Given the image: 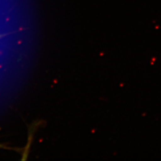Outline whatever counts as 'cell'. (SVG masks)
I'll return each instance as SVG.
<instances>
[{"label":"cell","mask_w":161,"mask_h":161,"mask_svg":"<svg viewBox=\"0 0 161 161\" xmlns=\"http://www.w3.org/2000/svg\"><path fill=\"white\" fill-rule=\"evenodd\" d=\"M0 149H4L16 150H19V149H13V148H10V147H7V146H5L4 145H3V144H0Z\"/></svg>","instance_id":"6da1fadb"},{"label":"cell","mask_w":161,"mask_h":161,"mask_svg":"<svg viewBox=\"0 0 161 161\" xmlns=\"http://www.w3.org/2000/svg\"><path fill=\"white\" fill-rule=\"evenodd\" d=\"M5 35H0V39L2 38L3 37H4Z\"/></svg>","instance_id":"7a4b0ae2"}]
</instances>
